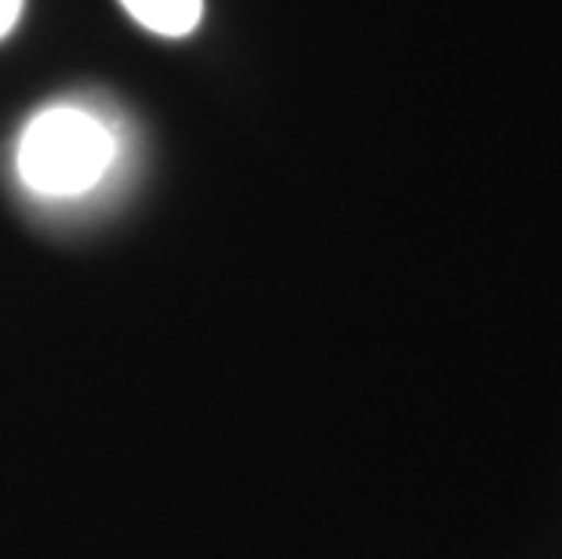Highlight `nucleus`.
<instances>
[{"label":"nucleus","instance_id":"1","mask_svg":"<svg viewBox=\"0 0 562 559\" xmlns=\"http://www.w3.org/2000/svg\"><path fill=\"white\" fill-rule=\"evenodd\" d=\"M113 135L91 113L58 105L33 116L19 142V175L44 197H77L113 164Z\"/></svg>","mask_w":562,"mask_h":559},{"label":"nucleus","instance_id":"2","mask_svg":"<svg viewBox=\"0 0 562 559\" xmlns=\"http://www.w3.org/2000/svg\"><path fill=\"white\" fill-rule=\"evenodd\" d=\"M131 19L160 37H186L203 19V0H121Z\"/></svg>","mask_w":562,"mask_h":559},{"label":"nucleus","instance_id":"3","mask_svg":"<svg viewBox=\"0 0 562 559\" xmlns=\"http://www.w3.org/2000/svg\"><path fill=\"white\" fill-rule=\"evenodd\" d=\"M19 11H22V0H0V37L19 22Z\"/></svg>","mask_w":562,"mask_h":559}]
</instances>
